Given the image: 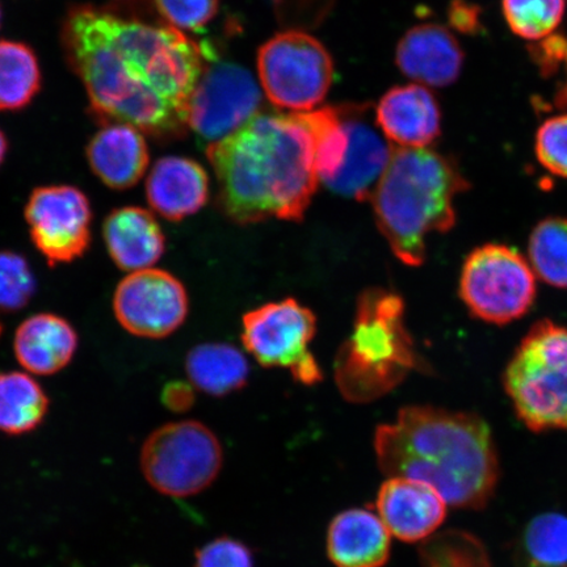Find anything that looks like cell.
<instances>
[{
    "instance_id": "cell-1",
    "label": "cell",
    "mask_w": 567,
    "mask_h": 567,
    "mask_svg": "<svg viewBox=\"0 0 567 567\" xmlns=\"http://www.w3.org/2000/svg\"><path fill=\"white\" fill-rule=\"evenodd\" d=\"M70 65L104 125L126 124L157 138L179 136L200 78V47L176 28L76 6L63 23Z\"/></svg>"
},
{
    "instance_id": "cell-2",
    "label": "cell",
    "mask_w": 567,
    "mask_h": 567,
    "mask_svg": "<svg viewBox=\"0 0 567 567\" xmlns=\"http://www.w3.org/2000/svg\"><path fill=\"white\" fill-rule=\"evenodd\" d=\"M218 203L240 225L268 218L301 221L319 176L315 142L299 115H255L210 144Z\"/></svg>"
},
{
    "instance_id": "cell-3",
    "label": "cell",
    "mask_w": 567,
    "mask_h": 567,
    "mask_svg": "<svg viewBox=\"0 0 567 567\" xmlns=\"http://www.w3.org/2000/svg\"><path fill=\"white\" fill-rule=\"evenodd\" d=\"M374 451L389 477L421 481L453 507H484L498 482L492 431L474 414L402 409L394 423L375 431Z\"/></svg>"
},
{
    "instance_id": "cell-4",
    "label": "cell",
    "mask_w": 567,
    "mask_h": 567,
    "mask_svg": "<svg viewBox=\"0 0 567 567\" xmlns=\"http://www.w3.org/2000/svg\"><path fill=\"white\" fill-rule=\"evenodd\" d=\"M467 187L455 161L427 147L393 148L370 200L382 236L403 265H423L427 238L455 226V200Z\"/></svg>"
},
{
    "instance_id": "cell-5",
    "label": "cell",
    "mask_w": 567,
    "mask_h": 567,
    "mask_svg": "<svg viewBox=\"0 0 567 567\" xmlns=\"http://www.w3.org/2000/svg\"><path fill=\"white\" fill-rule=\"evenodd\" d=\"M417 367L401 297L384 289L365 290L359 297L352 334L337 354L340 393L354 403L379 400Z\"/></svg>"
},
{
    "instance_id": "cell-6",
    "label": "cell",
    "mask_w": 567,
    "mask_h": 567,
    "mask_svg": "<svg viewBox=\"0 0 567 567\" xmlns=\"http://www.w3.org/2000/svg\"><path fill=\"white\" fill-rule=\"evenodd\" d=\"M505 389L529 430H566L567 329L547 319L536 323L506 368Z\"/></svg>"
},
{
    "instance_id": "cell-7",
    "label": "cell",
    "mask_w": 567,
    "mask_h": 567,
    "mask_svg": "<svg viewBox=\"0 0 567 567\" xmlns=\"http://www.w3.org/2000/svg\"><path fill=\"white\" fill-rule=\"evenodd\" d=\"M223 466V449L200 422L168 423L146 439L141 470L155 491L186 498L209 487Z\"/></svg>"
},
{
    "instance_id": "cell-8",
    "label": "cell",
    "mask_w": 567,
    "mask_h": 567,
    "mask_svg": "<svg viewBox=\"0 0 567 567\" xmlns=\"http://www.w3.org/2000/svg\"><path fill=\"white\" fill-rule=\"evenodd\" d=\"M460 296L474 317L506 324L527 315L536 299V278L529 261L514 248L485 245L466 258Z\"/></svg>"
},
{
    "instance_id": "cell-9",
    "label": "cell",
    "mask_w": 567,
    "mask_h": 567,
    "mask_svg": "<svg viewBox=\"0 0 567 567\" xmlns=\"http://www.w3.org/2000/svg\"><path fill=\"white\" fill-rule=\"evenodd\" d=\"M258 73L269 102L301 113L323 102L334 65L328 49L313 35L290 31L276 34L259 49Z\"/></svg>"
},
{
    "instance_id": "cell-10",
    "label": "cell",
    "mask_w": 567,
    "mask_h": 567,
    "mask_svg": "<svg viewBox=\"0 0 567 567\" xmlns=\"http://www.w3.org/2000/svg\"><path fill=\"white\" fill-rule=\"evenodd\" d=\"M317 319L295 299L266 303L244 317L243 342L246 350L266 368H284L303 385L322 380L309 346L315 339Z\"/></svg>"
},
{
    "instance_id": "cell-11",
    "label": "cell",
    "mask_w": 567,
    "mask_h": 567,
    "mask_svg": "<svg viewBox=\"0 0 567 567\" xmlns=\"http://www.w3.org/2000/svg\"><path fill=\"white\" fill-rule=\"evenodd\" d=\"M24 216L32 243L49 266L73 264L89 251L92 209L80 188L66 184L34 188Z\"/></svg>"
},
{
    "instance_id": "cell-12",
    "label": "cell",
    "mask_w": 567,
    "mask_h": 567,
    "mask_svg": "<svg viewBox=\"0 0 567 567\" xmlns=\"http://www.w3.org/2000/svg\"><path fill=\"white\" fill-rule=\"evenodd\" d=\"M261 92L250 71L237 63L219 62L203 69L190 95L187 125L210 144L258 115Z\"/></svg>"
},
{
    "instance_id": "cell-13",
    "label": "cell",
    "mask_w": 567,
    "mask_h": 567,
    "mask_svg": "<svg viewBox=\"0 0 567 567\" xmlns=\"http://www.w3.org/2000/svg\"><path fill=\"white\" fill-rule=\"evenodd\" d=\"M113 311L130 334L166 338L186 321L187 290L172 274L162 269H141L120 281L113 296Z\"/></svg>"
},
{
    "instance_id": "cell-14",
    "label": "cell",
    "mask_w": 567,
    "mask_h": 567,
    "mask_svg": "<svg viewBox=\"0 0 567 567\" xmlns=\"http://www.w3.org/2000/svg\"><path fill=\"white\" fill-rule=\"evenodd\" d=\"M349 136L342 168L328 184L339 195L354 200H370L375 186L384 174L393 148L375 127L365 118L360 109H340Z\"/></svg>"
},
{
    "instance_id": "cell-15",
    "label": "cell",
    "mask_w": 567,
    "mask_h": 567,
    "mask_svg": "<svg viewBox=\"0 0 567 567\" xmlns=\"http://www.w3.org/2000/svg\"><path fill=\"white\" fill-rule=\"evenodd\" d=\"M446 506L435 488L405 477H389L378 495L380 519L390 535L406 543L434 534L445 519Z\"/></svg>"
},
{
    "instance_id": "cell-16",
    "label": "cell",
    "mask_w": 567,
    "mask_h": 567,
    "mask_svg": "<svg viewBox=\"0 0 567 567\" xmlns=\"http://www.w3.org/2000/svg\"><path fill=\"white\" fill-rule=\"evenodd\" d=\"M395 62L401 73L417 84L443 89L458 80L464 51L445 27L421 24L411 28L400 40Z\"/></svg>"
},
{
    "instance_id": "cell-17",
    "label": "cell",
    "mask_w": 567,
    "mask_h": 567,
    "mask_svg": "<svg viewBox=\"0 0 567 567\" xmlns=\"http://www.w3.org/2000/svg\"><path fill=\"white\" fill-rule=\"evenodd\" d=\"M375 122L386 140L401 147H427L441 136L442 111L429 89L408 84L382 96Z\"/></svg>"
},
{
    "instance_id": "cell-18",
    "label": "cell",
    "mask_w": 567,
    "mask_h": 567,
    "mask_svg": "<svg viewBox=\"0 0 567 567\" xmlns=\"http://www.w3.org/2000/svg\"><path fill=\"white\" fill-rule=\"evenodd\" d=\"M89 165L113 190H126L144 177L151 161L144 133L132 125H104L86 148Z\"/></svg>"
},
{
    "instance_id": "cell-19",
    "label": "cell",
    "mask_w": 567,
    "mask_h": 567,
    "mask_svg": "<svg viewBox=\"0 0 567 567\" xmlns=\"http://www.w3.org/2000/svg\"><path fill=\"white\" fill-rule=\"evenodd\" d=\"M208 174L193 159L162 158L147 176V202L168 221L177 223L195 215L208 202Z\"/></svg>"
},
{
    "instance_id": "cell-20",
    "label": "cell",
    "mask_w": 567,
    "mask_h": 567,
    "mask_svg": "<svg viewBox=\"0 0 567 567\" xmlns=\"http://www.w3.org/2000/svg\"><path fill=\"white\" fill-rule=\"evenodd\" d=\"M103 238L113 264L123 271L151 268L166 250L161 225L141 207L113 209L104 219Z\"/></svg>"
},
{
    "instance_id": "cell-21",
    "label": "cell",
    "mask_w": 567,
    "mask_h": 567,
    "mask_svg": "<svg viewBox=\"0 0 567 567\" xmlns=\"http://www.w3.org/2000/svg\"><path fill=\"white\" fill-rule=\"evenodd\" d=\"M80 344L76 331L65 318L40 313L27 318L13 339L19 364L28 372L52 375L66 368Z\"/></svg>"
},
{
    "instance_id": "cell-22",
    "label": "cell",
    "mask_w": 567,
    "mask_h": 567,
    "mask_svg": "<svg viewBox=\"0 0 567 567\" xmlns=\"http://www.w3.org/2000/svg\"><path fill=\"white\" fill-rule=\"evenodd\" d=\"M390 532L380 516L352 508L332 519L328 553L337 567H382L390 556Z\"/></svg>"
},
{
    "instance_id": "cell-23",
    "label": "cell",
    "mask_w": 567,
    "mask_h": 567,
    "mask_svg": "<svg viewBox=\"0 0 567 567\" xmlns=\"http://www.w3.org/2000/svg\"><path fill=\"white\" fill-rule=\"evenodd\" d=\"M186 371L190 382L202 392L215 396L228 395L246 385L248 363L236 347L208 343L188 353Z\"/></svg>"
},
{
    "instance_id": "cell-24",
    "label": "cell",
    "mask_w": 567,
    "mask_h": 567,
    "mask_svg": "<svg viewBox=\"0 0 567 567\" xmlns=\"http://www.w3.org/2000/svg\"><path fill=\"white\" fill-rule=\"evenodd\" d=\"M49 396L38 381L23 372L0 373V432L31 434L48 415Z\"/></svg>"
},
{
    "instance_id": "cell-25",
    "label": "cell",
    "mask_w": 567,
    "mask_h": 567,
    "mask_svg": "<svg viewBox=\"0 0 567 567\" xmlns=\"http://www.w3.org/2000/svg\"><path fill=\"white\" fill-rule=\"evenodd\" d=\"M41 89L38 56L21 42L0 41V111H19Z\"/></svg>"
},
{
    "instance_id": "cell-26",
    "label": "cell",
    "mask_w": 567,
    "mask_h": 567,
    "mask_svg": "<svg viewBox=\"0 0 567 567\" xmlns=\"http://www.w3.org/2000/svg\"><path fill=\"white\" fill-rule=\"evenodd\" d=\"M297 115L313 138L319 181L329 182L342 168L349 147L342 113L337 106H323Z\"/></svg>"
},
{
    "instance_id": "cell-27",
    "label": "cell",
    "mask_w": 567,
    "mask_h": 567,
    "mask_svg": "<svg viewBox=\"0 0 567 567\" xmlns=\"http://www.w3.org/2000/svg\"><path fill=\"white\" fill-rule=\"evenodd\" d=\"M529 265L537 278L556 288H567V218L544 219L530 234Z\"/></svg>"
},
{
    "instance_id": "cell-28",
    "label": "cell",
    "mask_w": 567,
    "mask_h": 567,
    "mask_svg": "<svg viewBox=\"0 0 567 567\" xmlns=\"http://www.w3.org/2000/svg\"><path fill=\"white\" fill-rule=\"evenodd\" d=\"M502 11L509 30L536 42L549 38L563 23L566 0H502Z\"/></svg>"
},
{
    "instance_id": "cell-29",
    "label": "cell",
    "mask_w": 567,
    "mask_h": 567,
    "mask_svg": "<svg viewBox=\"0 0 567 567\" xmlns=\"http://www.w3.org/2000/svg\"><path fill=\"white\" fill-rule=\"evenodd\" d=\"M523 547L528 567H567V517H535L526 529Z\"/></svg>"
},
{
    "instance_id": "cell-30",
    "label": "cell",
    "mask_w": 567,
    "mask_h": 567,
    "mask_svg": "<svg viewBox=\"0 0 567 567\" xmlns=\"http://www.w3.org/2000/svg\"><path fill=\"white\" fill-rule=\"evenodd\" d=\"M38 281L30 264L18 252L0 251V313H16L33 299Z\"/></svg>"
},
{
    "instance_id": "cell-31",
    "label": "cell",
    "mask_w": 567,
    "mask_h": 567,
    "mask_svg": "<svg viewBox=\"0 0 567 567\" xmlns=\"http://www.w3.org/2000/svg\"><path fill=\"white\" fill-rule=\"evenodd\" d=\"M535 147L543 167L567 179V115L550 117L538 127Z\"/></svg>"
},
{
    "instance_id": "cell-32",
    "label": "cell",
    "mask_w": 567,
    "mask_h": 567,
    "mask_svg": "<svg viewBox=\"0 0 567 567\" xmlns=\"http://www.w3.org/2000/svg\"><path fill=\"white\" fill-rule=\"evenodd\" d=\"M161 17L176 30L198 31L216 17L219 0H154Z\"/></svg>"
},
{
    "instance_id": "cell-33",
    "label": "cell",
    "mask_w": 567,
    "mask_h": 567,
    "mask_svg": "<svg viewBox=\"0 0 567 567\" xmlns=\"http://www.w3.org/2000/svg\"><path fill=\"white\" fill-rule=\"evenodd\" d=\"M195 567H254V558L244 543L219 537L197 550Z\"/></svg>"
},
{
    "instance_id": "cell-34",
    "label": "cell",
    "mask_w": 567,
    "mask_h": 567,
    "mask_svg": "<svg viewBox=\"0 0 567 567\" xmlns=\"http://www.w3.org/2000/svg\"><path fill=\"white\" fill-rule=\"evenodd\" d=\"M530 54L544 75H553L565 62L567 38L563 34H550L549 38L537 41L530 49Z\"/></svg>"
},
{
    "instance_id": "cell-35",
    "label": "cell",
    "mask_w": 567,
    "mask_h": 567,
    "mask_svg": "<svg viewBox=\"0 0 567 567\" xmlns=\"http://www.w3.org/2000/svg\"><path fill=\"white\" fill-rule=\"evenodd\" d=\"M449 20L453 30L464 34H474L481 30V10L466 0H452Z\"/></svg>"
},
{
    "instance_id": "cell-36",
    "label": "cell",
    "mask_w": 567,
    "mask_h": 567,
    "mask_svg": "<svg viewBox=\"0 0 567 567\" xmlns=\"http://www.w3.org/2000/svg\"><path fill=\"white\" fill-rule=\"evenodd\" d=\"M195 396L190 386L183 382H169L162 393V402L168 410L182 413L193 406Z\"/></svg>"
},
{
    "instance_id": "cell-37",
    "label": "cell",
    "mask_w": 567,
    "mask_h": 567,
    "mask_svg": "<svg viewBox=\"0 0 567 567\" xmlns=\"http://www.w3.org/2000/svg\"><path fill=\"white\" fill-rule=\"evenodd\" d=\"M7 151H9V142H7L4 133L0 131V166H2Z\"/></svg>"
},
{
    "instance_id": "cell-38",
    "label": "cell",
    "mask_w": 567,
    "mask_h": 567,
    "mask_svg": "<svg viewBox=\"0 0 567 567\" xmlns=\"http://www.w3.org/2000/svg\"><path fill=\"white\" fill-rule=\"evenodd\" d=\"M564 63L566 65V71H567V54H566V59H565ZM557 102H558V104H561V105L567 104V74H566V82H565L564 86L561 87V90H559V92H558Z\"/></svg>"
},
{
    "instance_id": "cell-39",
    "label": "cell",
    "mask_w": 567,
    "mask_h": 567,
    "mask_svg": "<svg viewBox=\"0 0 567 567\" xmlns=\"http://www.w3.org/2000/svg\"><path fill=\"white\" fill-rule=\"evenodd\" d=\"M2 332H3V326H2V323H0V337H2Z\"/></svg>"
},
{
    "instance_id": "cell-40",
    "label": "cell",
    "mask_w": 567,
    "mask_h": 567,
    "mask_svg": "<svg viewBox=\"0 0 567 567\" xmlns=\"http://www.w3.org/2000/svg\"><path fill=\"white\" fill-rule=\"evenodd\" d=\"M0 23H2V9H0Z\"/></svg>"
},
{
    "instance_id": "cell-41",
    "label": "cell",
    "mask_w": 567,
    "mask_h": 567,
    "mask_svg": "<svg viewBox=\"0 0 567 567\" xmlns=\"http://www.w3.org/2000/svg\"><path fill=\"white\" fill-rule=\"evenodd\" d=\"M134 567H142V566H134Z\"/></svg>"
}]
</instances>
